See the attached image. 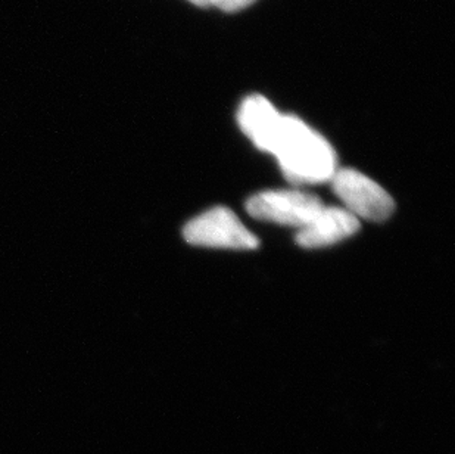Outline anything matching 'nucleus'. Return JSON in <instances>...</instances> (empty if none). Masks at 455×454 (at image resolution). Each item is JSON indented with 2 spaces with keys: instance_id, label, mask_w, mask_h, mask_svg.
Listing matches in <instances>:
<instances>
[{
  "instance_id": "2",
  "label": "nucleus",
  "mask_w": 455,
  "mask_h": 454,
  "mask_svg": "<svg viewBox=\"0 0 455 454\" xmlns=\"http://www.w3.org/2000/svg\"><path fill=\"white\" fill-rule=\"evenodd\" d=\"M331 183L345 210L355 215L356 219L385 222L395 210V202L391 195L354 168H338Z\"/></svg>"
},
{
  "instance_id": "4",
  "label": "nucleus",
  "mask_w": 455,
  "mask_h": 454,
  "mask_svg": "<svg viewBox=\"0 0 455 454\" xmlns=\"http://www.w3.org/2000/svg\"><path fill=\"white\" fill-rule=\"evenodd\" d=\"M323 207L320 198L313 193L291 189L266 191L246 202V211L255 219L297 229L307 226Z\"/></svg>"
},
{
  "instance_id": "1",
  "label": "nucleus",
  "mask_w": 455,
  "mask_h": 454,
  "mask_svg": "<svg viewBox=\"0 0 455 454\" xmlns=\"http://www.w3.org/2000/svg\"><path fill=\"white\" fill-rule=\"evenodd\" d=\"M266 152L275 155L284 177L293 184L331 182L338 170L331 143L293 116H280Z\"/></svg>"
},
{
  "instance_id": "7",
  "label": "nucleus",
  "mask_w": 455,
  "mask_h": 454,
  "mask_svg": "<svg viewBox=\"0 0 455 454\" xmlns=\"http://www.w3.org/2000/svg\"><path fill=\"white\" fill-rule=\"evenodd\" d=\"M255 0H211V4H215L217 8L224 12H236L241 9L250 6Z\"/></svg>"
},
{
  "instance_id": "8",
  "label": "nucleus",
  "mask_w": 455,
  "mask_h": 454,
  "mask_svg": "<svg viewBox=\"0 0 455 454\" xmlns=\"http://www.w3.org/2000/svg\"><path fill=\"white\" fill-rule=\"evenodd\" d=\"M192 4H198V6H210L211 0H189Z\"/></svg>"
},
{
  "instance_id": "6",
  "label": "nucleus",
  "mask_w": 455,
  "mask_h": 454,
  "mask_svg": "<svg viewBox=\"0 0 455 454\" xmlns=\"http://www.w3.org/2000/svg\"><path fill=\"white\" fill-rule=\"evenodd\" d=\"M280 116L282 114L268 99L261 94H252L242 102L237 112V123L241 126L242 132L252 141L253 145L266 152Z\"/></svg>"
},
{
  "instance_id": "3",
  "label": "nucleus",
  "mask_w": 455,
  "mask_h": 454,
  "mask_svg": "<svg viewBox=\"0 0 455 454\" xmlns=\"http://www.w3.org/2000/svg\"><path fill=\"white\" fill-rule=\"evenodd\" d=\"M183 236L189 244L208 248L255 249L259 244L257 236L226 207H215L190 220Z\"/></svg>"
},
{
  "instance_id": "5",
  "label": "nucleus",
  "mask_w": 455,
  "mask_h": 454,
  "mask_svg": "<svg viewBox=\"0 0 455 454\" xmlns=\"http://www.w3.org/2000/svg\"><path fill=\"white\" fill-rule=\"evenodd\" d=\"M360 229V220L342 207H323L322 211L298 231L302 248H323L338 244Z\"/></svg>"
}]
</instances>
